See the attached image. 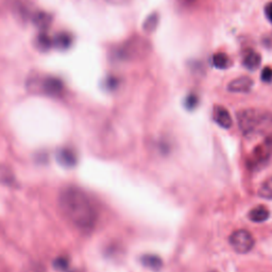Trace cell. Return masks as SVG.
<instances>
[{
  "mask_svg": "<svg viewBox=\"0 0 272 272\" xmlns=\"http://www.w3.org/2000/svg\"><path fill=\"white\" fill-rule=\"evenodd\" d=\"M261 79L265 83H271L272 82V68L265 67L262 71Z\"/></svg>",
  "mask_w": 272,
  "mask_h": 272,
  "instance_id": "44dd1931",
  "label": "cell"
},
{
  "mask_svg": "<svg viewBox=\"0 0 272 272\" xmlns=\"http://www.w3.org/2000/svg\"><path fill=\"white\" fill-rule=\"evenodd\" d=\"M106 2L112 4V5H115V6H123V5H127L131 2V0H106Z\"/></svg>",
  "mask_w": 272,
  "mask_h": 272,
  "instance_id": "cb8c5ba5",
  "label": "cell"
},
{
  "mask_svg": "<svg viewBox=\"0 0 272 272\" xmlns=\"http://www.w3.org/2000/svg\"><path fill=\"white\" fill-rule=\"evenodd\" d=\"M199 105V97L196 94H189L184 100V107L188 111H193Z\"/></svg>",
  "mask_w": 272,
  "mask_h": 272,
  "instance_id": "ac0fdd59",
  "label": "cell"
},
{
  "mask_svg": "<svg viewBox=\"0 0 272 272\" xmlns=\"http://www.w3.org/2000/svg\"><path fill=\"white\" fill-rule=\"evenodd\" d=\"M271 157V147L266 142L256 146L247 158V166L251 170H257L264 167Z\"/></svg>",
  "mask_w": 272,
  "mask_h": 272,
  "instance_id": "5b68a950",
  "label": "cell"
},
{
  "mask_svg": "<svg viewBox=\"0 0 272 272\" xmlns=\"http://www.w3.org/2000/svg\"><path fill=\"white\" fill-rule=\"evenodd\" d=\"M265 142H266V144L267 145H269L271 148H272V133L266 138V140H265Z\"/></svg>",
  "mask_w": 272,
  "mask_h": 272,
  "instance_id": "d4e9b609",
  "label": "cell"
},
{
  "mask_svg": "<svg viewBox=\"0 0 272 272\" xmlns=\"http://www.w3.org/2000/svg\"><path fill=\"white\" fill-rule=\"evenodd\" d=\"M213 120L224 129H230L233 120L229 111L222 106H215L213 110Z\"/></svg>",
  "mask_w": 272,
  "mask_h": 272,
  "instance_id": "ba28073f",
  "label": "cell"
},
{
  "mask_svg": "<svg viewBox=\"0 0 272 272\" xmlns=\"http://www.w3.org/2000/svg\"><path fill=\"white\" fill-rule=\"evenodd\" d=\"M37 47L41 50H48L51 46H53V41L50 40L47 34H40L37 37Z\"/></svg>",
  "mask_w": 272,
  "mask_h": 272,
  "instance_id": "ffe728a7",
  "label": "cell"
},
{
  "mask_svg": "<svg viewBox=\"0 0 272 272\" xmlns=\"http://www.w3.org/2000/svg\"><path fill=\"white\" fill-rule=\"evenodd\" d=\"M265 14L267 18L272 22V2L265 7Z\"/></svg>",
  "mask_w": 272,
  "mask_h": 272,
  "instance_id": "603a6c76",
  "label": "cell"
},
{
  "mask_svg": "<svg viewBox=\"0 0 272 272\" xmlns=\"http://www.w3.org/2000/svg\"><path fill=\"white\" fill-rule=\"evenodd\" d=\"M258 196L264 199L272 200V177L268 178L258 188Z\"/></svg>",
  "mask_w": 272,
  "mask_h": 272,
  "instance_id": "2e32d148",
  "label": "cell"
},
{
  "mask_svg": "<svg viewBox=\"0 0 272 272\" xmlns=\"http://www.w3.org/2000/svg\"><path fill=\"white\" fill-rule=\"evenodd\" d=\"M41 87L43 92H45L47 95L51 96H58L63 92V82L58 79V78L54 77H47L43 81H41Z\"/></svg>",
  "mask_w": 272,
  "mask_h": 272,
  "instance_id": "52a82bcc",
  "label": "cell"
},
{
  "mask_svg": "<svg viewBox=\"0 0 272 272\" xmlns=\"http://www.w3.org/2000/svg\"><path fill=\"white\" fill-rule=\"evenodd\" d=\"M58 161L65 167H72L77 162V157L69 149H63L58 153Z\"/></svg>",
  "mask_w": 272,
  "mask_h": 272,
  "instance_id": "7c38bea8",
  "label": "cell"
},
{
  "mask_svg": "<svg viewBox=\"0 0 272 272\" xmlns=\"http://www.w3.org/2000/svg\"><path fill=\"white\" fill-rule=\"evenodd\" d=\"M0 182L4 184H12L14 182V177L7 167H0Z\"/></svg>",
  "mask_w": 272,
  "mask_h": 272,
  "instance_id": "d6986e66",
  "label": "cell"
},
{
  "mask_svg": "<svg viewBox=\"0 0 272 272\" xmlns=\"http://www.w3.org/2000/svg\"><path fill=\"white\" fill-rule=\"evenodd\" d=\"M53 45L59 50H65L71 45V36L66 33H60L55 37Z\"/></svg>",
  "mask_w": 272,
  "mask_h": 272,
  "instance_id": "5bb4252c",
  "label": "cell"
},
{
  "mask_svg": "<svg viewBox=\"0 0 272 272\" xmlns=\"http://www.w3.org/2000/svg\"><path fill=\"white\" fill-rule=\"evenodd\" d=\"M55 266L57 268H61V269H65L66 266H67V260L66 258H58V260L56 261L55 263Z\"/></svg>",
  "mask_w": 272,
  "mask_h": 272,
  "instance_id": "7402d4cb",
  "label": "cell"
},
{
  "mask_svg": "<svg viewBox=\"0 0 272 272\" xmlns=\"http://www.w3.org/2000/svg\"><path fill=\"white\" fill-rule=\"evenodd\" d=\"M229 241L231 247L240 254L249 253L255 244V240L251 233L243 229L233 232L229 237Z\"/></svg>",
  "mask_w": 272,
  "mask_h": 272,
  "instance_id": "3957f363",
  "label": "cell"
},
{
  "mask_svg": "<svg viewBox=\"0 0 272 272\" xmlns=\"http://www.w3.org/2000/svg\"><path fill=\"white\" fill-rule=\"evenodd\" d=\"M249 219L253 222L261 224L266 221L270 217V212L264 205H257L249 212Z\"/></svg>",
  "mask_w": 272,
  "mask_h": 272,
  "instance_id": "9c48e42d",
  "label": "cell"
},
{
  "mask_svg": "<svg viewBox=\"0 0 272 272\" xmlns=\"http://www.w3.org/2000/svg\"><path fill=\"white\" fill-rule=\"evenodd\" d=\"M242 64L247 69L254 71L261 66L262 57L258 53H255V51H249V53L244 56Z\"/></svg>",
  "mask_w": 272,
  "mask_h": 272,
  "instance_id": "30bf717a",
  "label": "cell"
},
{
  "mask_svg": "<svg viewBox=\"0 0 272 272\" xmlns=\"http://www.w3.org/2000/svg\"><path fill=\"white\" fill-rule=\"evenodd\" d=\"M254 83L253 80L249 77H240L232 80L228 84V90L231 93H242L247 94L252 89Z\"/></svg>",
  "mask_w": 272,
  "mask_h": 272,
  "instance_id": "8992f818",
  "label": "cell"
},
{
  "mask_svg": "<svg viewBox=\"0 0 272 272\" xmlns=\"http://www.w3.org/2000/svg\"><path fill=\"white\" fill-rule=\"evenodd\" d=\"M51 17L47 15L46 13H38L34 16V23L40 28H47L50 23Z\"/></svg>",
  "mask_w": 272,
  "mask_h": 272,
  "instance_id": "e0dca14e",
  "label": "cell"
},
{
  "mask_svg": "<svg viewBox=\"0 0 272 272\" xmlns=\"http://www.w3.org/2000/svg\"><path fill=\"white\" fill-rule=\"evenodd\" d=\"M140 261L145 267L152 269V270H160L163 266L162 258L154 254H146L144 256H141Z\"/></svg>",
  "mask_w": 272,
  "mask_h": 272,
  "instance_id": "8fae6325",
  "label": "cell"
},
{
  "mask_svg": "<svg viewBox=\"0 0 272 272\" xmlns=\"http://www.w3.org/2000/svg\"><path fill=\"white\" fill-rule=\"evenodd\" d=\"M213 65L217 69H227L230 66V58L224 53H217L213 56Z\"/></svg>",
  "mask_w": 272,
  "mask_h": 272,
  "instance_id": "9a60e30c",
  "label": "cell"
},
{
  "mask_svg": "<svg viewBox=\"0 0 272 272\" xmlns=\"http://www.w3.org/2000/svg\"><path fill=\"white\" fill-rule=\"evenodd\" d=\"M237 121L245 137H256L272 129V113L260 109H243L237 112Z\"/></svg>",
  "mask_w": 272,
  "mask_h": 272,
  "instance_id": "7a4b0ae2",
  "label": "cell"
},
{
  "mask_svg": "<svg viewBox=\"0 0 272 272\" xmlns=\"http://www.w3.org/2000/svg\"><path fill=\"white\" fill-rule=\"evenodd\" d=\"M185 2H186L187 4H190V3H193V2H195V0H185Z\"/></svg>",
  "mask_w": 272,
  "mask_h": 272,
  "instance_id": "484cf974",
  "label": "cell"
},
{
  "mask_svg": "<svg viewBox=\"0 0 272 272\" xmlns=\"http://www.w3.org/2000/svg\"><path fill=\"white\" fill-rule=\"evenodd\" d=\"M148 53V42L142 38L134 37L131 41L125 43L118 50L117 54L120 60H132L136 57H141Z\"/></svg>",
  "mask_w": 272,
  "mask_h": 272,
  "instance_id": "277c9868",
  "label": "cell"
},
{
  "mask_svg": "<svg viewBox=\"0 0 272 272\" xmlns=\"http://www.w3.org/2000/svg\"><path fill=\"white\" fill-rule=\"evenodd\" d=\"M212 272H215V271H212Z\"/></svg>",
  "mask_w": 272,
  "mask_h": 272,
  "instance_id": "4316f807",
  "label": "cell"
},
{
  "mask_svg": "<svg viewBox=\"0 0 272 272\" xmlns=\"http://www.w3.org/2000/svg\"><path fill=\"white\" fill-rule=\"evenodd\" d=\"M159 20H160V16L158 13H152V14H150L144 21V24H142V30L148 34L154 32L158 28Z\"/></svg>",
  "mask_w": 272,
  "mask_h": 272,
  "instance_id": "4fadbf2b",
  "label": "cell"
},
{
  "mask_svg": "<svg viewBox=\"0 0 272 272\" xmlns=\"http://www.w3.org/2000/svg\"><path fill=\"white\" fill-rule=\"evenodd\" d=\"M60 209L68 221L82 232L93 231L98 213L89 197L80 188L68 186L59 196Z\"/></svg>",
  "mask_w": 272,
  "mask_h": 272,
  "instance_id": "6da1fadb",
  "label": "cell"
}]
</instances>
